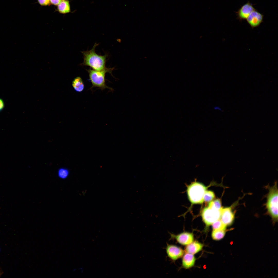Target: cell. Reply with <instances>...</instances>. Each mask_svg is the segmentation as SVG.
Instances as JSON below:
<instances>
[{
  "mask_svg": "<svg viewBox=\"0 0 278 278\" xmlns=\"http://www.w3.org/2000/svg\"><path fill=\"white\" fill-rule=\"evenodd\" d=\"M98 45L95 43L90 50L82 52L83 58L82 65L89 66L92 69L98 71L104 70L106 68V64L108 55L107 54L99 55L96 53L95 49Z\"/></svg>",
  "mask_w": 278,
  "mask_h": 278,
  "instance_id": "6da1fadb",
  "label": "cell"
},
{
  "mask_svg": "<svg viewBox=\"0 0 278 278\" xmlns=\"http://www.w3.org/2000/svg\"><path fill=\"white\" fill-rule=\"evenodd\" d=\"M269 192L267 196L266 204L267 213L274 221L278 220V189L275 182L272 186H267Z\"/></svg>",
  "mask_w": 278,
  "mask_h": 278,
  "instance_id": "7a4b0ae2",
  "label": "cell"
},
{
  "mask_svg": "<svg viewBox=\"0 0 278 278\" xmlns=\"http://www.w3.org/2000/svg\"><path fill=\"white\" fill-rule=\"evenodd\" d=\"M114 68H106L104 70L98 71L89 69L86 70L88 73L89 79L92 84L91 88L97 87L103 90L106 89L113 90L111 88L107 85L106 84L105 78L106 74L107 73L112 74V72Z\"/></svg>",
  "mask_w": 278,
  "mask_h": 278,
  "instance_id": "3957f363",
  "label": "cell"
},
{
  "mask_svg": "<svg viewBox=\"0 0 278 278\" xmlns=\"http://www.w3.org/2000/svg\"><path fill=\"white\" fill-rule=\"evenodd\" d=\"M206 187L203 184L195 181L187 187L189 199L192 204H201L204 202L203 197Z\"/></svg>",
  "mask_w": 278,
  "mask_h": 278,
  "instance_id": "277c9868",
  "label": "cell"
},
{
  "mask_svg": "<svg viewBox=\"0 0 278 278\" xmlns=\"http://www.w3.org/2000/svg\"><path fill=\"white\" fill-rule=\"evenodd\" d=\"M221 209L219 210L214 209L208 206L203 209L202 212V216L206 226L210 225L220 219Z\"/></svg>",
  "mask_w": 278,
  "mask_h": 278,
  "instance_id": "5b68a950",
  "label": "cell"
},
{
  "mask_svg": "<svg viewBox=\"0 0 278 278\" xmlns=\"http://www.w3.org/2000/svg\"><path fill=\"white\" fill-rule=\"evenodd\" d=\"M233 206V204L230 207L224 208L222 207L221 209L220 219L226 226L231 224L234 220V213L232 210Z\"/></svg>",
  "mask_w": 278,
  "mask_h": 278,
  "instance_id": "8992f818",
  "label": "cell"
},
{
  "mask_svg": "<svg viewBox=\"0 0 278 278\" xmlns=\"http://www.w3.org/2000/svg\"><path fill=\"white\" fill-rule=\"evenodd\" d=\"M166 251L168 256L173 261H175L181 257L184 253V251L180 247L176 245L167 244Z\"/></svg>",
  "mask_w": 278,
  "mask_h": 278,
  "instance_id": "52a82bcc",
  "label": "cell"
},
{
  "mask_svg": "<svg viewBox=\"0 0 278 278\" xmlns=\"http://www.w3.org/2000/svg\"><path fill=\"white\" fill-rule=\"evenodd\" d=\"M170 239H175L179 244L183 245H187L192 242L194 236L192 233L183 232L177 235L170 233Z\"/></svg>",
  "mask_w": 278,
  "mask_h": 278,
  "instance_id": "ba28073f",
  "label": "cell"
},
{
  "mask_svg": "<svg viewBox=\"0 0 278 278\" xmlns=\"http://www.w3.org/2000/svg\"><path fill=\"white\" fill-rule=\"evenodd\" d=\"M256 10L253 5L248 2L242 6L235 13L237 18L241 21L246 20L251 12Z\"/></svg>",
  "mask_w": 278,
  "mask_h": 278,
  "instance_id": "9c48e42d",
  "label": "cell"
},
{
  "mask_svg": "<svg viewBox=\"0 0 278 278\" xmlns=\"http://www.w3.org/2000/svg\"><path fill=\"white\" fill-rule=\"evenodd\" d=\"M263 15L256 10L253 11L246 19L253 28L258 27L263 22Z\"/></svg>",
  "mask_w": 278,
  "mask_h": 278,
  "instance_id": "30bf717a",
  "label": "cell"
},
{
  "mask_svg": "<svg viewBox=\"0 0 278 278\" xmlns=\"http://www.w3.org/2000/svg\"><path fill=\"white\" fill-rule=\"evenodd\" d=\"M195 260L196 258L193 255L187 253L183 257L182 266L185 269L189 268L194 266Z\"/></svg>",
  "mask_w": 278,
  "mask_h": 278,
  "instance_id": "8fae6325",
  "label": "cell"
},
{
  "mask_svg": "<svg viewBox=\"0 0 278 278\" xmlns=\"http://www.w3.org/2000/svg\"><path fill=\"white\" fill-rule=\"evenodd\" d=\"M203 246L202 244L198 241H193L187 245L185 249V251L187 253L194 255L201 250Z\"/></svg>",
  "mask_w": 278,
  "mask_h": 278,
  "instance_id": "7c38bea8",
  "label": "cell"
},
{
  "mask_svg": "<svg viewBox=\"0 0 278 278\" xmlns=\"http://www.w3.org/2000/svg\"><path fill=\"white\" fill-rule=\"evenodd\" d=\"M56 10L59 13L63 14L71 12V6L69 0H61L57 5Z\"/></svg>",
  "mask_w": 278,
  "mask_h": 278,
  "instance_id": "4fadbf2b",
  "label": "cell"
},
{
  "mask_svg": "<svg viewBox=\"0 0 278 278\" xmlns=\"http://www.w3.org/2000/svg\"><path fill=\"white\" fill-rule=\"evenodd\" d=\"M72 86L74 90L78 92L82 91L84 88L83 81L79 76H77L74 79L72 82Z\"/></svg>",
  "mask_w": 278,
  "mask_h": 278,
  "instance_id": "5bb4252c",
  "label": "cell"
},
{
  "mask_svg": "<svg viewBox=\"0 0 278 278\" xmlns=\"http://www.w3.org/2000/svg\"><path fill=\"white\" fill-rule=\"evenodd\" d=\"M225 230H213L212 233L213 239L215 240H219L222 239L224 236Z\"/></svg>",
  "mask_w": 278,
  "mask_h": 278,
  "instance_id": "9a60e30c",
  "label": "cell"
},
{
  "mask_svg": "<svg viewBox=\"0 0 278 278\" xmlns=\"http://www.w3.org/2000/svg\"><path fill=\"white\" fill-rule=\"evenodd\" d=\"M69 174L68 170L66 168H61L58 169L57 171L58 177L60 179H64L68 177Z\"/></svg>",
  "mask_w": 278,
  "mask_h": 278,
  "instance_id": "2e32d148",
  "label": "cell"
},
{
  "mask_svg": "<svg viewBox=\"0 0 278 278\" xmlns=\"http://www.w3.org/2000/svg\"><path fill=\"white\" fill-rule=\"evenodd\" d=\"M212 224L213 230H225L226 228V226L220 219L216 221Z\"/></svg>",
  "mask_w": 278,
  "mask_h": 278,
  "instance_id": "e0dca14e",
  "label": "cell"
},
{
  "mask_svg": "<svg viewBox=\"0 0 278 278\" xmlns=\"http://www.w3.org/2000/svg\"><path fill=\"white\" fill-rule=\"evenodd\" d=\"M215 195L214 192L211 190H206L205 193L203 197L204 202H210L215 198Z\"/></svg>",
  "mask_w": 278,
  "mask_h": 278,
  "instance_id": "ac0fdd59",
  "label": "cell"
},
{
  "mask_svg": "<svg viewBox=\"0 0 278 278\" xmlns=\"http://www.w3.org/2000/svg\"><path fill=\"white\" fill-rule=\"evenodd\" d=\"M221 200L217 199L209 203L208 207L214 209L220 210L222 208Z\"/></svg>",
  "mask_w": 278,
  "mask_h": 278,
  "instance_id": "d6986e66",
  "label": "cell"
},
{
  "mask_svg": "<svg viewBox=\"0 0 278 278\" xmlns=\"http://www.w3.org/2000/svg\"><path fill=\"white\" fill-rule=\"evenodd\" d=\"M37 2L42 6H49L51 4L50 0H37Z\"/></svg>",
  "mask_w": 278,
  "mask_h": 278,
  "instance_id": "ffe728a7",
  "label": "cell"
},
{
  "mask_svg": "<svg viewBox=\"0 0 278 278\" xmlns=\"http://www.w3.org/2000/svg\"><path fill=\"white\" fill-rule=\"evenodd\" d=\"M61 0H50V4L55 6H57Z\"/></svg>",
  "mask_w": 278,
  "mask_h": 278,
  "instance_id": "44dd1931",
  "label": "cell"
},
{
  "mask_svg": "<svg viewBox=\"0 0 278 278\" xmlns=\"http://www.w3.org/2000/svg\"><path fill=\"white\" fill-rule=\"evenodd\" d=\"M4 103L3 100L0 98V111H2L4 107Z\"/></svg>",
  "mask_w": 278,
  "mask_h": 278,
  "instance_id": "7402d4cb",
  "label": "cell"
},
{
  "mask_svg": "<svg viewBox=\"0 0 278 278\" xmlns=\"http://www.w3.org/2000/svg\"><path fill=\"white\" fill-rule=\"evenodd\" d=\"M214 110H217L219 111H222V109H221V108L220 107L218 106H216L214 107Z\"/></svg>",
  "mask_w": 278,
  "mask_h": 278,
  "instance_id": "603a6c76",
  "label": "cell"
},
{
  "mask_svg": "<svg viewBox=\"0 0 278 278\" xmlns=\"http://www.w3.org/2000/svg\"><path fill=\"white\" fill-rule=\"evenodd\" d=\"M2 273L1 272V271L0 270V276L1 275H2Z\"/></svg>",
  "mask_w": 278,
  "mask_h": 278,
  "instance_id": "cb8c5ba5",
  "label": "cell"
}]
</instances>
